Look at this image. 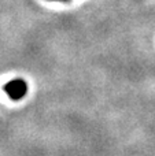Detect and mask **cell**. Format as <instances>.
Returning <instances> with one entry per match:
<instances>
[{"instance_id": "obj_1", "label": "cell", "mask_w": 155, "mask_h": 156, "mask_svg": "<svg viewBox=\"0 0 155 156\" xmlns=\"http://www.w3.org/2000/svg\"><path fill=\"white\" fill-rule=\"evenodd\" d=\"M4 92L11 100H21L22 97L26 94L27 92V85L23 80L16 78L4 85Z\"/></svg>"}]
</instances>
